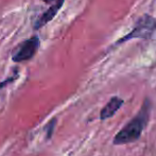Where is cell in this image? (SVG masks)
Returning <instances> with one entry per match:
<instances>
[{
	"label": "cell",
	"instance_id": "1",
	"mask_svg": "<svg viewBox=\"0 0 156 156\" xmlns=\"http://www.w3.org/2000/svg\"><path fill=\"white\" fill-rule=\"evenodd\" d=\"M151 109H152L151 100L146 99L141 108L136 114L135 117L129 120L114 137L113 144L115 146H122V144H132L139 139L150 119Z\"/></svg>",
	"mask_w": 156,
	"mask_h": 156
},
{
	"label": "cell",
	"instance_id": "2",
	"mask_svg": "<svg viewBox=\"0 0 156 156\" xmlns=\"http://www.w3.org/2000/svg\"><path fill=\"white\" fill-rule=\"evenodd\" d=\"M155 30L156 19L153 16H150V15H144V16L139 18V20L137 21V23L133 28V30L115 44L120 45V44L124 43V41L134 38H149L154 33Z\"/></svg>",
	"mask_w": 156,
	"mask_h": 156
},
{
	"label": "cell",
	"instance_id": "3",
	"mask_svg": "<svg viewBox=\"0 0 156 156\" xmlns=\"http://www.w3.org/2000/svg\"><path fill=\"white\" fill-rule=\"evenodd\" d=\"M39 47V38L37 36H33L21 43L15 49L12 55V60L14 62H23L32 58L35 55L37 49Z\"/></svg>",
	"mask_w": 156,
	"mask_h": 156
},
{
	"label": "cell",
	"instance_id": "4",
	"mask_svg": "<svg viewBox=\"0 0 156 156\" xmlns=\"http://www.w3.org/2000/svg\"><path fill=\"white\" fill-rule=\"evenodd\" d=\"M124 103V101L119 97H113L111 98V100L104 105L102 109L100 112V119L101 120H106L108 118H112L118 111L120 109V107L122 106V104Z\"/></svg>",
	"mask_w": 156,
	"mask_h": 156
},
{
	"label": "cell",
	"instance_id": "5",
	"mask_svg": "<svg viewBox=\"0 0 156 156\" xmlns=\"http://www.w3.org/2000/svg\"><path fill=\"white\" fill-rule=\"evenodd\" d=\"M64 3V0H56L55 3L52 6H50L49 10L46 13H44L35 23V29H39V28L44 27L45 25H47L49 21H51L52 19L55 17V15L58 14V12L60 11V9L62 8Z\"/></svg>",
	"mask_w": 156,
	"mask_h": 156
},
{
	"label": "cell",
	"instance_id": "6",
	"mask_svg": "<svg viewBox=\"0 0 156 156\" xmlns=\"http://www.w3.org/2000/svg\"><path fill=\"white\" fill-rule=\"evenodd\" d=\"M54 126H55V119H53L49 124H48V131H47V138H50L51 135L53 134V129H54Z\"/></svg>",
	"mask_w": 156,
	"mask_h": 156
}]
</instances>
